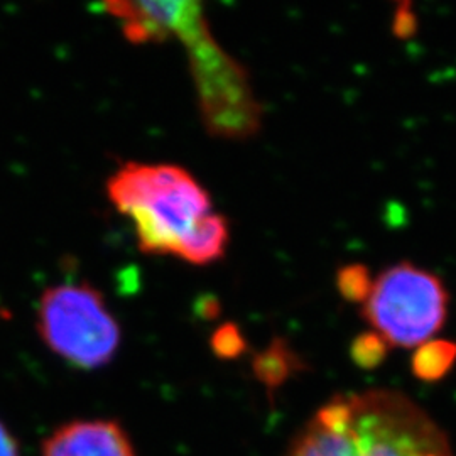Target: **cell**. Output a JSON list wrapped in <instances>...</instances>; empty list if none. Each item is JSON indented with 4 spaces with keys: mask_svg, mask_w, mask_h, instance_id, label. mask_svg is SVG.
Here are the masks:
<instances>
[{
    "mask_svg": "<svg viewBox=\"0 0 456 456\" xmlns=\"http://www.w3.org/2000/svg\"><path fill=\"white\" fill-rule=\"evenodd\" d=\"M120 20L132 43L164 41L186 46L207 127L220 137H248L261 126V107L244 68L235 63L208 29L196 2H110L103 5Z\"/></svg>",
    "mask_w": 456,
    "mask_h": 456,
    "instance_id": "6da1fadb",
    "label": "cell"
},
{
    "mask_svg": "<svg viewBox=\"0 0 456 456\" xmlns=\"http://www.w3.org/2000/svg\"><path fill=\"white\" fill-rule=\"evenodd\" d=\"M288 456H453L446 435L403 392L370 389L330 399Z\"/></svg>",
    "mask_w": 456,
    "mask_h": 456,
    "instance_id": "7a4b0ae2",
    "label": "cell"
},
{
    "mask_svg": "<svg viewBox=\"0 0 456 456\" xmlns=\"http://www.w3.org/2000/svg\"><path fill=\"white\" fill-rule=\"evenodd\" d=\"M109 196L131 218L142 252L186 262L215 215L208 191L173 164H126L109 181Z\"/></svg>",
    "mask_w": 456,
    "mask_h": 456,
    "instance_id": "3957f363",
    "label": "cell"
},
{
    "mask_svg": "<svg viewBox=\"0 0 456 456\" xmlns=\"http://www.w3.org/2000/svg\"><path fill=\"white\" fill-rule=\"evenodd\" d=\"M450 294L436 274L399 262L375 277L362 316L389 346L412 348L433 340L448 318Z\"/></svg>",
    "mask_w": 456,
    "mask_h": 456,
    "instance_id": "277c9868",
    "label": "cell"
},
{
    "mask_svg": "<svg viewBox=\"0 0 456 456\" xmlns=\"http://www.w3.org/2000/svg\"><path fill=\"white\" fill-rule=\"evenodd\" d=\"M39 333L49 348L82 370L110 363L120 345V328L103 296L88 284H60L41 297Z\"/></svg>",
    "mask_w": 456,
    "mask_h": 456,
    "instance_id": "5b68a950",
    "label": "cell"
},
{
    "mask_svg": "<svg viewBox=\"0 0 456 456\" xmlns=\"http://www.w3.org/2000/svg\"><path fill=\"white\" fill-rule=\"evenodd\" d=\"M41 456H137L127 431L112 419H77L56 428Z\"/></svg>",
    "mask_w": 456,
    "mask_h": 456,
    "instance_id": "8992f818",
    "label": "cell"
},
{
    "mask_svg": "<svg viewBox=\"0 0 456 456\" xmlns=\"http://www.w3.org/2000/svg\"><path fill=\"white\" fill-rule=\"evenodd\" d=\"M254 372L267 387L281 386L289 375L299 370V357L284 340H274L254 357Z\"/></svg>",
    "mask_w": 456,
    "mask_h": 456,
    "instance_id": "52a82bcc",
    "label": "cell"
},
{
    "mask_svg": "<svg viewBox=\"0 0 456 456\" xmlns=\"http://www.w3.org/2000/svg\"><path fill=\"white\" fill-rule=\"evenodd\" d=\"M456 362V343L433 338L418 346L412 355V372L426 382L440 380Z\"/></svg>",
    "mask_w": 456,
    "mask_h": 456,
    "instance_id": "ba28073f",
    "label": "cell"
},
{
    "mask_svg": "<svg viewBox=\"0 0 456 456\" xmlns=\"http://www.w3.org/2000/svg\"><path fill=\"white\" fill-rule=\"evenodd\" d=\"M374 279L365 265L348 264L337 273V288L345 301L363 305L372 291Z\"/></svg>",
    "mask_w": 456,
    "mask_h": 456,
    "instance_id": "9c48e42d",
    "label": "cell"
},
{
    "mask_svg": "<svg viewBox=\"0 0 456 456\" xmlns=\"http://www.w3.org/2000/svg\"><path fill=\"white\" fill-rule=\"evenodd\" d=\"M387 350L389 343L375 331L360 333L352 343V360L362 369H374L384 362Z\"/></svg>",
    "mask_w": 456,
    "mask_h": 456,
    "instance_id": "30bf717a",
    "label": "cell"
},
{
    "mask_svg": "<svg viewBox=\"0 0 456 456\" xmlns=\"http://www.w3.org/2000/svg\"><path fill=\"white\" fill-rule=\"evenodd\" d=\"M213 352L220 359H237L247 348L244 335L235 323H225L216 328L212 337Z\"/></svg>",
    "mask_w": 456,
    "mask_h": 456,
    "instance_id": "8fae6325",
    "label": "cell"
},
{
    "mask_svg": "<svg viewBox=\"0 0 456 456\" xmlns=\"http://www.w3.org/2000/svg\"><path fill=\"white\" fill-rule=\"evenodd\" d=\"M0 456H20L19 441L12 431L0 421Z\"/></svg>",
    "mask_w": 456,
    "mask_h": 456,
    "instance_id": "7c38bea8",
    "label": "cell"
},
{
    "mask_svg": "<svg viewBox=\"0 0 456 456\" xmlns=\"http://www.w3.org/2000/svg\"><path fill=\"white\" fill-rule=\"evenodd\" d=\"M198 313L205 318V320H213L220 314V301L216 297H203L201 305L198 306Z\"/></svg>",
    "mask_w": 456,
    "mask_h": 456,
    "instance_id": "4fadbf2b",
    "label": "cell"
}]
</instances>
